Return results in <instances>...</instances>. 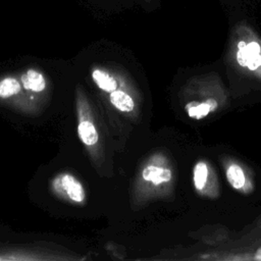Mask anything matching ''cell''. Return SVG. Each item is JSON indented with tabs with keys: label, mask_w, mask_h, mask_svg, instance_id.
Instances as JSON below:
<instances>
[{
	"label": "cell",
	"mask_w": 261,
	"mask_h": 261,
	"mask_svg": "<svg viewBox=\"0 0 261 261\" xmlns=\"http://www.w3.org/2000/svg\"><path fill=\"white\" fill-rule=\"evenodd\" d=\"M227 100V92L216 75L194 76L188 87L184 109L190 118L201 120L219 111Z\"/></svg>",
	"instance_id": "1"
},
{
	"label": "cell",
	"mask_w": 261,
	"mask_h": 261,
	"mask_svg": "<svg viewBox=\"0 0 261 261\" xmlns=\"http://www.w3.org/2000/svg\"><path fill=\"white\" fill-rule=\"evenodd\" d=\"M92 77L96 85L105 92L111 93L117 89L116 81L110 74L101 69H94L92 72Z\"/></svg>",
	"instance_id": "10"
},
{
	"label": "cell",
	"mask_w": 261,
	"mask_h": 261,
	"mask_svg": "<svg viewBox=\"0 0 261 261\" xmlns=\"http://www.w3.org/2000/svg\"><path fill=\"white\" fill-rule=\"evenodd\" d=\"M228 57L238 69L261 81V37L248 23L242 21L232 29Z\"/></svg>",
	"instance_id": "2"
},
{
	"label": "cell",
	"mask_w": 261,
	"mask_h": 261,
	"mask_svg": "<svg viewBox=\"0 0 261 261\" xmlns=\"http://www.w3.org/2000/svg\"><path fill=\"white\" fill-rule=\"evenodd\" d=\"M253 258L256 260H261V247L258 248V250L255 252V255L253 256Z\"/></svg>",
	"instance_id": "12"
},
{
	"label": "cell",
	"mask_w": 261,
	"mask_h": 261,
	"mask_svg": "<svg viewBox=\"0 0 261 261\" xmlns=\"http://www.w3.org/2000/svg\"><path fill=\"white\" fill-rule=\"evenodd\" d=\"M109 98L112 105L122 112H129L135 107L133 98L123 91L114 90L110 93Z\"/></svg>",
	"instance_id": "8"
},
{
	"label": "cell",
	"mask_w": 261,
	"mask_h": 261,
	"mask_svg": "<svg viewBox=\"0 0 261 261\" xmlns=\"http://www.w3.org/2000/svg\"><path fill=\"white\" fill-rule=\"evenodd\" d=\"M77 134L81 141L87 146H93L99 140V136H98V132L96 130V127L91 121H88V120H84L80 122L77 126Z\"/></svg>",
	"instance_id": "9"
},
{
	"label": "cell",
	"mask_w": 261,
	"mask_h": 261,
	"mask_svg": "<svg viewBox=\"0 0 261 261\" xmlns=\"http://www.w3.org/2000/svg\"><path fill=\"white\" fill-rule=\"evenodd\" d=\"M54 189L60 190L73 202L82 203L85 201L86 194L82 184L71 174L62 173L54 179Z\"/></svg>",
	"instance_id": "6"
},
{
	"label": "cell",
	"mask_w": 261,
	"mask_h": 261,
	"mask_svg": "<svg viewBox=\"0 0 261 261\" xmlns=\"http://www.w3.org/2000/svg\"><path fill=\"white\" fill-rule=\"evenodd\" d=\"M223 168L226 180L237 192L249 195L254 191V181L247 166L232 158L223 160Z\"/></svg>",
	"instance_id": "4"
},
{
	"label": "cell",
	"mask_w": 261,
	"mask_h": 261,
	"mask_svg": "<svg viewBox=\"0 0 261 261\" xmlns=\"http://www.w3.org/2000/svg\"><path fill=\"white\" fill-rule=\"evenodd\" d=\"M193 185L196 193L207 199L220 195V185L214 167L206 159L198 160L193 167Z\"/></svg>",
	"instance_id": "3"
},
{
	"label": "cell",
	"mask_w": 261,
	"mask_h": 261,
	"mask_svg": "<svg viewBox=\"0 0 261 261\" xmlns=\"http://www.w3.org/2000/svg\"><path fill=\"white\" fill-rule=\"evenodd\" d=\"M142 177L154 187L168 186L173 180V170L168 166V161L162 159L160 162H153L145 166Z\"/></svg>",
	"instance_id": "5"
},
{
	"label": "cell",
	"mask_w": 261,
	"mask_h": 261,
	"mask_svg": "<svg viewBox=\"0 0 261 261\" xmlns=\"http://www.w3.org/2000/svg\"><path fill=\"white\" fill-rule=\"evenodd\" d=\"M20 80L24 89L33 92H42L46 88L45 77L36 69H29L21 75Z\"/></svg>",
	"instance_id": "7"
},
{
	"label": "cell",
	"mask_w": 261,
	"mask_h": 261,
	"mask_svg": "<svg viewBox=\"0 0 261 261\" xmlns=\"http://www.w3.org/2000/svg\"><path fill=\"white\" fill-rule=\"evenodd\" d=\"M20 91V84L13 77H5L0 81V98H8Z\"/></svg>",
	"instance_id": "11"
}]
</instances>
